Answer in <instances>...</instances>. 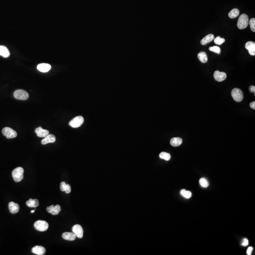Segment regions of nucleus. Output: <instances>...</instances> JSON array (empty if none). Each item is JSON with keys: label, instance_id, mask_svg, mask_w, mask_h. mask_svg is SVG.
<instances>
[{"label": "nucleus", "instance_id": "24", "mask_svg": "<svg viewBox=\"0 0 255 255\" xmlns=\"http://www.w3.org/2000/svg\"><path fill=\"white\" fill-rule=\"evenodd\" d=\"M240 11L238 9H233L228 14V16L231 19H234L239 16Z\"/></svg>", "mask_w": 255, "mask_h": 255}, {"label": "nucleus", "instance_id": "35", "mask_svg": "<svg viewBox=\"0 0 255 255\" xmlns=\"http://www.w3.org/2000/svg\"><path fill=\"white\" fill-rule=\"evenodd\" d=\"M35 210H31V213H34V212H35Z\"/></svg>", "mask_w": 255, "mask_h": 255}, {"label": "nucleus", "instance_id": "9", "mask_svg": "<svg viewBox=\"0 0 255 255\" xmlns=\"http://www.w3.org/2000/svg\"><path fill=\"white\" fill-rule=\"evenodd\" d=\"M46 210L48 213H50L52 215H57L59 214V213H60V212L61 210V208L60 205H50V207H47Z\"/></svg>", "mask_w": 255, "mask_h": 255}, {"label": "nucleus", "instance_id": "11", "mask_svg": "<svg viewBox=\"0 0 255 255\" xmlns=\"http://www.w3.org/2000/svg\"><path fill=\"white\" fill-rule=\"evenodd\" d=\"M245 48L249 51V54L252 56L255 55V43L252 41H249L245 44Z\"/></svg>", "mask_w": 255, "mask_h": 255}, {"label": "nucleus", "instance_id": "17", "mask_svg": "<svg viewBox=\"0 0 255 255\" xmlns=\"http://www.w3.org/2000/svg\"><path fill=\"white\" fill-rule=\"evenodd\" d=\"M62 238L66 240H70V241H73L75 240L76 239V237L74 233H68V232H66L62 234Z\"/></svg>", "mask_w": 255, "mask_h": 255}, {"label": "nucleus", "instance_id": "14", "mask_svg": "<svg viewBox=\"0 0 255 255\" xmlns=\"http://www.w3.org/2000/svg\"><path fill=\"white\" fill-rule=\"evenodd\" d=\"M56 141V138L54 135L52 134H48L41 141L43 145H46L48 143H54Z\"/></svg>", "mask_w": 255, "mask_h": 255}, {"label": "nucleus", "instance_id": "7", "mask_svg": "<svg viewBox=\"0 0 255 255\" xmlns=\"http://www.w3.org/2000/svg\"><path fill=\"white\" fill-rule=\"evenodd\" d=\"M84 119L83 117L81 116H77L71 120L70 122H69V125L70 126H71L72 128H78L82 125V124L83 123Z\"/></svg>", "mask_w": 255, "mask_h": 255}, {"label": "nucleus", "instance_id": "3", "mask_svg": "<svg viewBox=\"0 0 255 255\" xmlns=\"http://www.w3.org/2000/svg\"><path fill=\"white\" fill-rule=\"evenodd\" d=\"M34 227L36 230L45 231L48 229L49 225L48 222L45 221L38 220L34 224Z\"/></svg>", "mask_w": 255, "mask_h": 255}, {"label": "nucleus", "instance_id": "34", "mask_svg": "<svg viewBox=\"0 0 255 255\" xmlns=\"http://www.w3.org/2000/svg\"><path fill=\"white\" fill-rule=\"evenodd\" d=\"M250 106L253 109H255V102H252L250 103Z\"/></svg>", "mask_w": 255, "mask_h": 255}, {"label": "nucleus", "instance_id": "5", "mask_svg": "<svg viewBox=\"0 0 255 255\" xmlns=\"http://www.w3.org/2000/svg\"><path fill=\"white\" fill-rule=\"evenodd\" d=\"M231 96L234 101L237 102L242 101L243 99L242 91L240 89L235 88L231 91Z\"/></svg>", "mask_w": 255, "mask_h": 255}, {"label": "nucleus", "instance_id": "8", "mask_svg": "<svg viewBox=\"0 0 255 255\" xmlns=\"http://www.w3.org/2000/svg\"><path fill=\"white\" fill-rule=\"evenodd\" d=\"M72 231L78 238L81 239L83 236V230L81 226L79 224L74 225L72 227Z\"/></svg>", "mask_w": 255, "mask_h": 255}, {"label": "nucleus", "instance_id": "16", "mask_svg": "<svg viewBox=\"0 0 255 255\" xmlns=\"http://www.w3.org/2000/svg\"><path fill=\"white\" fill-rule=\"evenodd\" d=\"M37 68L41 72H47L51 70V66L48 64H41L38 65Z\"/></svg>", "mask_w": 255, "mask_h": 255}, {"label": "nucleus", "instance_id": "18", "mask_svg": "<svg viewBox=\"0 0 255 255\" xmlns=\"http://www.w3.org/2000/svg\"><path fill=\"white\" fill-rule=\"evenodd\" d=\"M214 36L213 34H209L203 38L201 41V44L203 45H206L214 39Z\"/></svg>", "mask_w": 255, "mask_h": 255}, {"label": "nucleus", "instance_id": "26", "mask_svg": "<svg viewBox=\"0 0 255 255\" xmlns=\"http://www.w3.org/2000/svg\"><path fill=\"white\" fill-rule=\"evenodd\" d=\"M180 194L183 197L186 198H191L192 196L191 192L190 191H186L185 189H182V191H180Z\"/></svg>", "mask_w": 255, "mask_h": 255}, {"label": "nucleus", "instance_id": "4", "mask_svg": "<svg viewBox=\"0 0 255 255\" xmlns=\"http://www.w3.org/2000/svg\"><path fill=\"white\" fill-rule=\"evenodd\" d=\"M14 96L17 99L26 100L29 97V95L27 91L24 90H17L14 93Z\"/></svg>", "mask_w": 255, "mask_h": 255}, {"label": "nucleus", "instance_id": "10", "mask_svg": "<svg viewBox=\"0 0 255 255\" xmlns=\"http://www.w3.org/2000/svg\"><path fill=\"white\" fill-rule=\"evenodd\" d=\"M214 77L217 81L221 82L226 78V74L224 72H220L218 71H217L214 72Z\"/></svg>", "mask_w": 255, "mask_h": 255}, {"label": "nucleus", "instance_id": "13", "mask_svg": "<svg viewBox=\"0 0 255 255\" xmlns=\"http://www.w3.org/2000/svg\"><path fill=\"white\" fill-rule=\"evenodd\" d=\"M46 252L45 249L41 246H36L32 249V252L34 254L38 255H43Z\"/></svg>", "mask_w": 255, "mask_h": 255}, {"label": "nucleus", "instance_id": "27", "mask_svg": "<svg viewBox=\"0 0 255 255\" xmlns=\"http://www.w3.org/2000/svg\"><path fill=\"white\" fill-rule=\"evenodd\" d=\"M199 184L202 187L204 188H207L209 186L208 182L207 180L205 178H202L199 180Z\"/></svg>", "mask_w": 255, "mask_h": 255}, {"label": "nucleus", "instance_id": "1", "mask_svg": "<svg viewBox=\"0 0 255 255\" xmlns=\"http://www.w3.org/2000/svg\"><path fill=\"white\" fill-rule=\"evenodd\" d=\"M24 169L22 167H19L15 168L12 172V176L14 180L17 182H21L24 177Z\"/></svg>", "mask_w": 255, "mask_h": 255}, {"label": "nucleus", "instance_id": "15", "mask_svg": "<svg viewBox=\"0 0 255 255\" xmlns=\"http://www.w3.org/2000/svg\"><path fill=\"white\" fill-rule=\"evenodd\" d=\"M35 132L36 133L37 136L40 138H43L47 136L49 134V132L48 130L43 129L42 127H38L35 129Z\"/></svg>", "mask_w": 255, "mask_h": 255}, {"label": "nucleus", "instance_id": "22", "mask_svg": "<svg viewBox=\"0 0 255 255\" xmlns=\"http://www.w3.org/2000/svg\"><path fill=\"white\" fill-rule=\"evenodd\" d=\"M10 54L6 47L3 45L0 46V55L4 58H7L10 56Z\"/></svg>", "mask_w": 255, "mask_h": 255}, {"label": "nucleus", "instance_id": "32", "mask_svg": "<svg viewBox=\"0 0 255 255\" xmlns=\"http://www.w3.org/2000/svg\"><path fill=\"white\" fill-rule=\"evenodd\" d=\"M253 249L252 247H249L248 248V249H247V255H251Z\"/></svg>", "mask_w": 255, "mask_h": 255}, {"label": "nucleus", "instance_id": "23", "mask_svg": "<svg viewBox=\"0 0 255 255\" xmlns=\"http://www.w3.org/2000/svg\"><path fill=\"white\" fill-rule=\"evenodd\" d=\"M198 57L199 61L203 64L206 63L208 61L207 56L205 52H201L198 54Z\"/></svg>", "mask_w": 255, "mask_h": 255}, {"label": "nucleus", "instance_id": "2", "mask_svg": "<svg viewBox=\"0 0 255 255\" xmlns=\"http://www.w3.org/2000/svg\"><path fill=\"white\" fill-rule=\"evenodd\" d=\"M249 24V19L248 15L242 14L240 15L237 22V27L240 29H243L246 28Z\"/></svg>", "mask_w": 255, "mask_h": 255}, {"label": "nucleus", "instance_id": "6", "mask_svg": "<svg viewBox=\"0 0 255 255\" xmlns=\"http://www.w3.org/2000/svg\"><path fill=\"white\" fill-rule=\"evenodd\" d=\"M2 133L8 139L15 138L17 136L16 131L9 127L4 128L2 130Z\"/></svg>", "mask_w": 255, "mask_h": 255}, {"label": "nucleus", "instance_id": "19", "mask_svg": "<svg viewBox=\"0 0 255 255\" xmlns=\"http://www.w3.org/2000/svg\"><path fill=\"white\" fill-rule=\"evenodd\" d=\"M26 203L27 207H29L36 208L38 207L39 205L38 199H33L32 198L29 199V201H27Z\"/></svg>", "mask_w": 255, "mask_h": 255}, {"label": "nucleus", "instance_id": "31", "mask_svg": "<svg viewBox=\"0 0 255 255\" xmlns=\"http://www.w3.org/2000/svg\"><path fill=\"white\" fill-rule=\"evenodd\" d=\"M248 245H249V241H248V239H246V238L243 239L242 243V245L243 246H247Z\"/></svg>", "mask_w": 255, "mask_h": 255}, {"label": "nucleus", "instance_id": "33", "mask_svg": "<svg viewBox=\"0 0 255 255\" xmlns=\"http://www.w3.org/2000/svg\"><path fill=\"white\" fill-rule=\"evenodd\" d=\"M249 90L251 93H254L255 92V87L254 86H251L249 87Z\"/></svg>", "mask_w": 255, "mask_h": 255}, {"label": "nucleus", "instance_id": "30", "mask_svg": "<svg viewBox=\"0 0 255 255\" xmlns=\"http://www.w3.org/2000/svg\"><path fill=\"white\" fill-rule=\"evenodd\" d=\"M249 23L250 25V29L253 32H255V19L252 18L249 21Z\"/></svg>", "mask_w": 255, "mask_h": 255}, {"label": "nucleus", "instance_id": "28", "mask_svg": "<svg viewBox=\"0 0 255 255\" xmlns=\"http://www.w3.org/2000/svg\"><path fill=\"white\" fill-rule=\"evenodd\" d=\"M225 40L224 38H222L220 36H217V38L214 39V42L215 44L218 45H221L225 42Z\"/></svg>", "mask_w": 255, "mask_h": 255}, {"label": "nucleus", "instance_id": "20", "mask_svg": "<svg viewBox=\"0 0 255 255\" xmlns=\"http://www.w3.org/2000/svg\"><path fill=\"white\" fill-rule=\"evenodd\" d=\"M60 189L62 191H65L67 194L71 192V186L69 184H66L65 182H61L60 184Z\"/></svg>", "mask_w": 255, "mask_h": 255}, {"label": "nucleus", "instance_id": "29", "mask_svg": "<svg viewBox=\"0 0 255 255\" xmlns=\"http://www.w3.org/2000/svg\"><path fill=\"white\" fill-rule=\"evenodd\" d=\"M209 50L211 52H215L217 54H220L221 52V49L218 46H214L213 47H210L209 48Z\"/></svg>", "mask_w": 255, "mask_h": 255}, {"label": "nucleus", "instance_id": "21", "mask_svg": "<svg viewBox=\"0 0 255 255\" xmlns=\"http://www.w3.org/2000/svg\"><path fill=\"white\" fill-rule=\"evenodd\" d=\"M182 143V140L180 138H173L170 141V144L172 146L176 147L180 146Z\"/></svg>", "mask_w": 255, "mask_h": 255}, {"label": "nucleus", "instance_id": "12", "mask_svg": "<svg viewBox=\"0 0 255 255\" xmlns=\"http://www.w3.org/2000/svg\"><path fill=\"white\" fill-rule=\"evenodd\" d=\"M9 210L11 214H14L18 213L20 210V206L19 204L15 203L14 202H10L8 205Z\"/></svg>", "mask_w": 255, "mask_h": 255}, {"label": "nucleus", "instance_id": "25", "mask_svg": "<svg viewBox=\"0 0 255 255\" xmlns=\"http://www.w3.org/2000/svg\"><path fill=\"white\" fill-rule=\"evenodd\" d=\"M160 158L162 159H164L166 161H169L170 159V155L169 153L166 152H163L160 154Z\"/></svg>", "mask_w": 255, "mask_h": 255}]
</instances>
